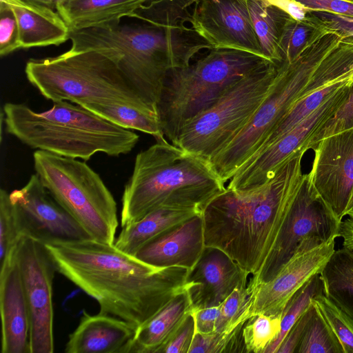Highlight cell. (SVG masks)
I'll use <instances>...</instances> for the list:
<instances>
[{"label":"cell","instance_id":"cell-6","mask_svg":"<svg viewBox=\"0 0 353 353\" xmlns=\"http://www.w3.org/2000/svg\"><path fill=\"white\" fill-rule=\"evenodd\" d=\"M3 118L7 132L28 146L57 155L89 160L101 152L129 153L139 137L90 110L67 101L35 112L23 103H6Z\"/></svg>","mask_w":353,"mask_h":353},{"label":"cell","instance_id":"cell-48","mask_svg":"<svg viewBox=\"0 0 353 353\" xmlns=\"http://www.w3.org/2000/svg\"><path fill=\"white\" fill-rule=\"evenodd\" d=\"M36 3L50 8L56 10L57 4L59 0H29Z\"/></svg>","mask_w":353,"mask_h":353},{"label":"cell","instance_id":"cell-9","mask_svg":"<svg viewBox=\"0 0 353 353\" xmlns=\"http://www.w3.org/2000/svg\"><path fill=\"white\" fill-rule=\"evenodd\" d=\"M33 159L43 185L90 236L114 244L117 203L100 176L77 159L37 150Z\"/></svg>","mask_w":353,"mask_h":353},{"label":"cell","instance_id":"cell-25","mask_svg":"<svg viewBox=\"0 0 353 353\" xmlns=\"http://www.w3.org/2000/svg\"><path fill=\"white\" fill-rule=\"evenodd\" d=\"M199 214L202 212L194 208H157L139 221L122 227L114 245L121 251L134 256L141 247L154 238Z\"/></svg>","mask_w":353,"mask_h":353},{"label":"cell","instance_id":"cell-38","mask_svg":"<svg viewBox=\"0 0 353 353\" xmlns=\"http://www.w3.org/2000/svg\"><path fill=\"white\" fill-rule=\"evenodd\" d=\"M353 126V82L347 98L334 115L310 140L307 149H312L321 139Z\"/></svg>","mask_w":353,"mask_h":353},{"label":"cell","instance_id":"cell-35","mask_svg":"<svg viewBox=\"0 0 353 353\" xmlns=\"http://www.w3.org/2000/svg\"><path fill=\"white\" fill-rule=\"evenodd\" d=\"M311 301L337 338L343 353H353V317L323 293Z\"/></svg>","mask_w":353,"mask_h":353},{"label":"cell","instance_id":"cell-34","mask_svg":"<svg viewBox=\"0 0 353 353\" xmlns=\"http://www.w3.org/2000/svg\"><path fill=\"white\" fill-rule=\"evenodd\" d=\"M281 317L263 314L250 317L241 330L245 352L263 353L278 336Z\"/></svg>","mask_w":353,"mask_h":353},{"label":"cell","instance_id":"cell-33","mask_svg":"<svg viewBox=\"0 0 353 353\" xmlns=\"http://www.w3.org/2000/svg\"><path fill=\"white\" fill-rule=\"evenodd\" d=\"M251 292L248 283L238 286L220 305L215 332L228 337L238 335L247 321L246 312Z\"/></svg>","mask_w":353,"mask_h":353},{"label":"cell","instance_id":"cell-28","mask_svg":"<svg viewBox=\"0 0 353 353\" xmlns=\"http://www.w3.org/2000/svg\"><path fill=\"white\" fill-rule=\"evenodd\" d=\"M330 29L312 12L302 20L290 17L283 30L279 49L282 61L291 63Z\"/></svg>","mask_w":353,"mask_h":353},{"label":"cell","instance_id":"cell-18","mask_svg":"<svg viewBox=\"0 0 353 353\" xmlns=\"http://www.w3.org/2000/svg\"><path fill=\"white\" fill-rule=\"evenodd\" d=\"M248 274L225 252L205 249L189 270L185 290L193 310L219 306L239 285L248 283Z\"/></svg>","mask_w":353,"mask_h":353},{"label":"cell","instance_id":"cell-2","mask_svg":"<svg viewBox=\"0 0 353 353\" xmlns=\"http://www.w3.org/2000/svg\"><path fill=\"white\" fill-rule=\"evenodd\" d=\"M299 150L263 186L248 192L225 188L202 212L205 247L225 252L252 278L262 270L286 225L302 184Z\"/></svg>","mask_w":353,"mask_h":353},{"label":"cell","instance_id":"cell-36","mask_svg":"<svg viewBox=\"0 0 353 353\" xmlns=\"http://www.w3.org/2000/svg\"><path fill=\"white\" fill-rule=\"evenodd\" d=\"M296 352L343 353L337 338L315 307Z\"/></svg>","mask_w":353,"mask_h":353},{"label":"cell","instance_id":"cell-8","mask_svg":"<svg viewBox=\"0 0 353 353\" xmlns=\"http://www.w3.org/2000/svg\"><path fill=\"white\" fill-rule=\"evenodd\" d=\"M189 65L172 70L157 105L162 132L172 143L189 121L214 104L240 79L272 62L235 49L212 48Z\"/></svg>","mask_w":353,"mask_h":353},{"label":"cell","instance_id":"cell-15","mask_svg":"<svg viewBox=\"0 0 353 353\" xmlns=\"http://www.w3.org/2000/svg\"><path fill=\"white\" fill-rule=\"evenodd\" d=\"M312 150L314 157L308 178L342 221L353 193V126L325 137Z\"/></svg>","mask_w":353,"mask_h":353},{"label":"cell","instance_id":"cell-50","mask_svg":"<svg viewBox=\"0 0 353 353\" xmlns=\"http://www.w3.org/2000/svg\"><path fill=\"white\" fill-rule=\"evenodd\" d=\"M350 81L353 82V63L349 70Z\"/></svg>","mask_w":353,"mask_h":353},{"label":"cell","instance_id":"cell-17","mask_svg":"<svg viewBox=\"0 0 353 353\" xmlns=\"http://www.w3.org/2000/svg\"><path fill=\"white\" fill-rule=\"evenodd\" d=\"M190 23L212 48L243 50L265 58L243 0H199Z\"/></svg>","mask_w":353,"mask_h":353},{"label":"cell","instance_id":"cell-1","mask_svg":"<svg viewBox=\"0 0 353 353\" xmlns=\"http://www.w3.org/2000/svg\"><path fill=\"white\" fill-rule=\"evenodd\" d=\"M45 244L57 272L94 299L99 312L138 327L185 290L188 268H154L114 243L90 238Z\"/></svg>","mask_w":353,"mask_h":353},{"label":"cell","instance_id":"cell-37","mask_svg":"<svg viewBox=\"0 0 353 353\" xmlns=\"http://www.w3.org/2000/svg\"><path fill=\"white\" fill-rule=\"evenodd\" d=\"M23 236L10 194L0 191V265H3L14 252Z\"/></svg>","mask_w":353,"mask_h":353},{"label":"cell","instance_id":"cell-26","mask_svg":"<svg viewBox=\"0 0 353 353\" xmlns=\"http://www.w3.org/2000/svg\"><path fill=\"white\" fill-rule=\"evenodd\" d=\"M265 57L280 63L279 43L290 16L266 0H243Z\"/></svg>","mask_w":353,"mask_h":353},{"label":"cell","instance_id":"cell-30","mask_svg":"<svg viewBox=\"0 0 353 353\" xmlns=\"http://www.w3.org/2000/svg\"><path fill=\"white\" fill-rule=\"evenodd\" d=\"M348 81H350L349 79H341L334 81L321 87L320 88L316 90L307 96L299 100L289 110L281 123L274 130V131L271 133L266 141L259 150L268 146L271 143L290 130L296 124H298L312 112H313L316 109H317L334 92H336L339 88H340Z\"/></svg>","mask_w":353,"mask_h":353},{"label":"cell","instance_id":"cell-43","mask_svg":"<svg viewBox=\"0 0 353 353\" xmlns=\"http://www.w3.org/2000/svg\"><path fill=\"white\" fill-rule=\"evenodd\" d=\"M310 12L320 11L353 17V0H294Z\"/></svg>","mask_w":353,"mask_h":353},{"label":"cell","instance_id":"cell-22","mask_svg":"<svg viewBox=\"0 0 353 353\" xmlns=\"http://www.w3.org/2000/svg\"><path fill=\"white\" fill-rule=\"evenodd\" d=\"M17 20L21 48L59 46L70 39V29L54 10L29 0H2Z\"/></svg>","mask_w":353,"mask_h":353},{"label":"cell","instance_id":"cell-45","mask_svg":"<svg viewBox=\"0 0 353 353\" xmlns=\"http://www.w3.org/2000/svg\"><path fill=\"white\" fill-rule=\"evenodd\" d=\"M329 29L335 30L344 37H353V17L328 13L312 12Z\"/></svg>","mask_w":353,"mask_h":353},{"label":"cell","instance_id":"cell-47","mask_svg":"<svg viewBox=\"0 0 353 353\" xmlns=\"http://www.w3.org/2000/svg\"><path fill=\"white\" fill-rule=\"evenodd\" d=\"M339 234L343 246L353 252V219L348 217L341 221Z\"/></svg>","mask_w":353,"mask_h":353},{"label":"cell","instance_id":"cell-32","mask_svg":"<svg viewBox=\"0 0 353 353\" xmlns=\"http://www.w3.org/2000/svg\"><path fill=\"white\" fill-rule=\"evenodd\" d=\"M321 293L323 283L319 274L308 281L289 301L282 314L280 332L263 353L276 352L289 330L310 305L312 299Z\"/></svg>","mask_w":353,"mask_h":353},{"label":"cell","instance_id":"cell-51","mask_svg":"<svg viewBox=\"0 0 353 353\" xmlns=\"http://www.w3.org/2000/svg\"><path fill=\"white\" fill-rule=\"evenodd\" d=\"M152 1V0H146L147 3H148V2H149V1Z\"/></svg>","mask_w":353,"mask_h":353},{"label":"cell","instance_id":"cell-46","mask_svg":"<svg viewBox=\"0 0 353 353\" xmlns=\"http://www.w3.org/2000/svg\"><path fill=\"white\" fill-rule=\"evenodd\" d=\"M296 20L303 19L310 10L294 0H266Z\"/></svg>","mask_w":353,"mask_h":353},{"label":"cell","instance_id":"cell-20","mask_svg":"<svg viewBox=\"0 0 353 353\" xmlns=\"http://www.w3.org/2000/svg\"><path fill=\"white\" fill-rule=\"evenodd\" d=\"M204 249L203 219L199 214L152 239L134 256L157 268L180 266L190 270Z\"/></svg>","mask_w":353,"mask_h":353},{"label":"cell","instance_id":"cell-3","mask_svg":"<svg viewBox=\"0 0 353 353\" xmlns=\"http://www.w3.org/2000/svg\"><path fill=\"white\" fill-rule=\"evenodd\" d=\"M121 21L70 30L69 50H98L118 65L146 105L157 114L164 81L173 69L190 64L212 46L185 23L157 25ZM158 116V115H157Z\"/></svg>","mask_w":353,"mask_h":353},{"label":"cell","instance_id":"cell-24","mask_svg":"<svg viewBox=\"0 0 353 353\" xmlns=\"http://www.w3.org/2000/svg\"><path fill=\"white\" fill-rule=\"evenodd\" d=\"M146 3V0H63L57 3L56 10L70 30H79L130 17Z\"/></svg>","mask_w":353,"mask_h":353},{"label":"cell","instance_id":"cell-12","mask_svg":"<svg viewBox=\"0 0 353 353\" xmlns=\"http://www.w3.org/2000/svg\"><path fill=\"white\" fill-rule=\"evenodd\" d=\"M14 256L30 313V353H52L55 262L44 243L26 235L20 239Z\"/></svg>","mask_w":353,"mask_h":353},{"label":"cell","instance_id":"cell-31","mask_svg":"<svg viewBox=\"0 0 353 353\" xmlns=\"http://www.w3.org/2000/svg\"><path fill=\"white\" fill-rule=\"evenodd\" d=\"M199 0H152L141 6L130 17L157 25H176L191 20L190 7Z\"/></svg>","mask_w":353,"mask_h":353},{"label":"cell","instance_id":"cell-42","mask_svg":"<svg viewBox=\"0 0 353 353\" xmlns=\"http://www.w3.org/2000/svg\"><path fill=\"white\" fill-rule=\"evenodd\" d=\"M194 334V319L192 312L160 353H188Z\"/></svg>","mask_w":353,"mask_h":353},{"label":"cell","instance_id":"cell-53","mask_svg":"<svg viewBox=\"0 0 353 353\" xmlns=\"http://www.w3.org/2000/svg\"><path fill=\"white\" fill-rule=\"evenodd\" d=\"M352 196H353V193H352V196H351V198H352Z\"/></svg>","mask_w":353,"mask_h":353},{"label":"cell","instance_id":"cell-52","mask_svg":"<svg viewBox=\"0 0 353 353\" xmlns=\"http://www.w3.org/2000/svg\"><path fill=\"white\" fill-rule=\"evenodd\" d=\"M63 1V0H59V1H58V2H59V1ZM58 2H57V3H58Z\"/></svg>","mask_w":353,"mask_h":353},{"label":"cell","instance_id":"cell-14","mask_svg":"<svg viewBox=\"0 0 353 353\" xmlns=\"http://www.w3.org/2000/svg\"><path fill=\"white\" fill-rule=\"evenodd\" d=\"M10 198L23 235L44 243L91 238L53 197L37 174L23 187L10 193Z\"/></svg>","mask_w":353,"mask_h":353},{"label":"cell","instance_id":"cell-11","mask_svg":"<svg viewBox=\"0 0 353 353\" xmlns=\"http://www.w3.org/2000/svg\"><path fill=\"white\" fill-rule=\"evenodd\" d=\"M340 221L316 192L307 174L293 202L285 228L268 262L248 287L270 281L297 252L339 237Z\"/></svg>","mask_w":353,"mask_h":353},{"label":"cell","instance_id":"cell-41","mask_svg":"<svg viewBox=\"0 0 353 353\" xmlns=\"http://www.w3.org/2000/svg\"><path fill=\"white\" fill-rule=\"evenodd\" d=\"M314 310V307L311 301L307 310L289 330L276 353H293L296 352Z\"/></svg>","mask_w":353,"mask_h":353},{"label":"cell","instance_id":"cell-4","mask_svg":"<svg viewBox=\"0 0 353 353\" xmlns=\"http://www.w3.org/2000/svg\"><path fill=\"white\" fill-rule=\"evenodd\" d=\"M224 184L209 161L167 140L157 141L136 156L123 194L121 226L162 207L203 212L212 199L225 190Z\"/></svg>","mask_w":353,"mask_h":353},{"label":"cell","instance_id":"cell-27","mask_svg":"<svg viewBox=\"0 0 353 353\" xmlns=\"http://www.w3.org/2000/svg\"><path fill=\"white\" fill-rule=\"evenodd\" d=\"M320 276L323 293L353 317V252L335 250Z\"/></svg>","mask_w":353,"mask_h":353},{"label":"cell","instance_id":"cell-19","mask_svg":"<svg viewBox=\"0 0 353 353\" xmlns=\"http://www.w3.org/2000/svg\"><path fill=\"white\" fill-rule=\"evenodd\" d=\"M0 312L1 353H30V313L14 252L1 265Z\"/></svg>","mask_w":353,"mask_h":353},{"label":"cell","instance_id":"cell-39","mask_svg":"<svg viewBox=\"0 0 353 353\" xmlns=\"http://www.w3.org/2000/svg\"><path fill=\"white\" fill-rule=\"evenodd\" d=\"M21 48L19 30L12 8L0 0V55L6 56Z\"/></svg>","mask_w":353,"mask_h":353},{"label":"cell","instance_id":"cell-21","mask_svg":"<svg viewBox=\"0 0 353 353\" xmlns=\"http://www.w3.org/2000/svg\"><path fill=\"white\" fill-rule=\"evenodd\" d=\"M138 327L118 317L83 310L77 328L69 335L67 353H129Z\"/></svg>","mask_w":353,"mask_h":353},{"label":"cell","instance_id":"cell-40","mask_svg":"<svg viewBox=\"0 0 353 353\" xmlns=\"http://www.w3.org/2000/svg\"><path fill=\"white\" fill-rule=\"evenodd\" d=\"M239 335L228 337L216 332L208 334L195 333L188 353L231 352L232 345Z\"/></svg>","mask_w":353,"mask_h":353},{"label":"cell","instance_id":"cell-10","mask_svg":"<svg viewBox=\"0 0 353 353\" xmlns=\"http://www.w3.org/2000/svg\"><path fill=\"white\" fill-rule=\"evenodd\" d=\"M279 63L269 62L240 79L214 104L187 122L172 144L210 161L239 133L265 99Z\"/></svg>","mask_w":353,"mask_h":353},{"label":"cell","instance_id":"cell-44","mask_svg":"<svg viewBox=\"0 0 353 353\" xmlns=\"http://www.w3.org/2000/svg\"><path fill=\"white\" fill-rule=\"evenodd\" d=\"M219 310L220 305L193 310L195 333L208 334L215 332Z\"/></svg>","mask_w":353,"mask_h":353},{"label":"cell","instance_id":"cell-16","mask_svg":"<svg viewBox=\"0 0 353 353\" xmlns=\"http://www.w3.org/2000/svg\"><path fill=\"white\" fill-rule=\"evenodd\" d=\"M332 237L313 248L295 254L268 282L249 289L251 292L247 321L263 314L282 315L294 295L312 278L319 274L335 250Z\"/></svg>","mask_w":353,"mask_h":353},{"label":"cell","instance_id":"cell-29","mask_svg":"<svg viewBox=\"0 0 353 353\" xmlns=\"http://www.w3.org/2000/svg\"><path fill=\"white\" fill-rule=\"evenodd\" d=\"M82 107L121 128L147 133L157 141L167 140L155 114L125 105L92 103Z\"/></svg>","mask_w":353,"mask_h":353},{"label":"cell","instance_id":"cell-13","mask_svg":"<svg viewBox=\"0 0 353 353\" xmlns=\"http://www.w3.org/2000/svg\"><path fill=\"white\" fill-rule=\"evenodd\" d=\"M352 82L334 92L317 109L290 130L254 154L234 173L228 188L248 192L264 185L279 167L295 152L307 151L312 137L334 115L346 101Z\"/></svg>","mask_w":353,"mask_h":353},{"label":"cell","instance_id":"cell-7","mask_svg":"<svg viewBox=\"0 0 353 353\" xmlns=\"http://www.w3.org/2000/svg\"><path fill=\"white\" fill-rule=\"evenodd\" d=\"M25 73L29 82L52 102L125 105L157 114L114 60L98 50H68L57 57L31 59Z\"/></svg>","mask_w":353,"mask_h":353},{"label":"cell","instance_id":"cell-49","mask_svg":"<svg viewBox=\"0 0 353 353\" xmlns=\"http://www.w3.org/2000/svg\"><path fill=\"white\" fill-rule=\"evenodd\" d=\"M345 216H347L349 218L353 219V196L351 198L347 205Z\"/></svg>","mask_w":353,"mask_h":353},{"label":"cell","instance_id":"cell-23","mask_svg":"<svg viewBox=\"0 0 353 353\" xmlns=\"http://www.w3.org/2000/svg\"><path fill=\"white\" fill-rule=\"evenodd\" d=\"M193 311L185 290L137 328L129 353H160Z\"/></svg>","mask_w":353,"mask_h":353},{"label":"cell","instance_id":"cell-5","mask_svg":"<svg viewBox=\"0 0 353 353\" xmlns=\"http://www.w3.org/2000/svg\"><path fill=\"white\" fill-rule=\"evenodd\" d=\"M338 39L327 33L294 61H282L266 97L239 133L209 161L225 183L264 144L289 110L301 99L344 73L341 61L329 54Z\"/></svg>","mask_w":353,"mask_h":353}]
</instances>
